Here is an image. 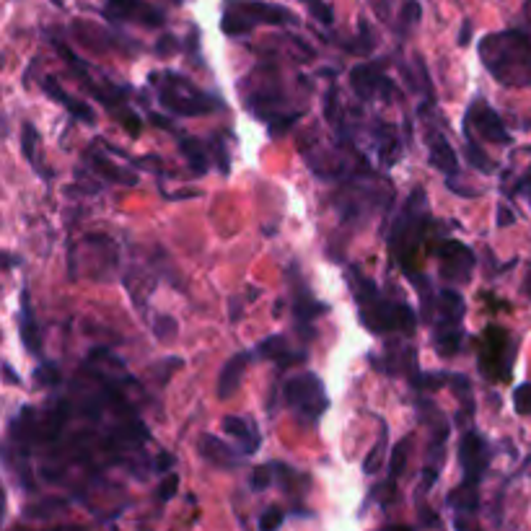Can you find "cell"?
<instances>
[{"label":"cell","mask_w":531,"mask_h":531,"mask_svg":"<svg viewBox=\"0 0 531 531\" xmlns=\"http://www.w3.org/2000/svg\"><path fill=\"white\" fill-rule=\"evenodd\" d=\"M42 89H45V94L50 96L52 102L68 109V112L73 114L76 120L86 122V125H94V122H96L94 109H91L86 102H78V99H73V96H70L68 91H63V86H60V83H57L52 76L42 78Z\"/></svg>","instance_id":"17"},{"label":"cell","mask_w":531,"mask_h":531,"mask_svg":"<svg viewBox=\"0 0 531 531\" xmlns=\"http://www.w3.org/2000/svg\"><path fill=\"white\" fill-rule=\"evenodd\" d=\"M223 430H226L228 436L239 441V451H244V454H254V451L260 449L262 436L257 433V428H254L249 420L236 418V415H228V418L223 420Z\"/></svg>","instance_id":"19"},{"label":"cell","mask_w":531,"mask_h":531,"mask_svg":"<svg viewBox=\"0 0 531 531\" xmlns=\"http://www.w3.org/2000/svg\"><path fill=\"white\" fill-rule=\"evenodd\" d=\"M350 89L355 91V96L361 102H394L397 96V86L394 81L384 73L381 63H363L358 68H353L350 73Z\"/></svg>","instance_id":"9"},{"label":"cell","mask_w":531,"mask_h":531,"mask_svg":"<svg viewBox=\"0 0 531 531\" xmlns=\"http://www.w3.org/2000/svg\"><path fill=\"white\" fill-rule=\"evenodd\" d=\"M384 446H386V430L381 428L379 443L373 446L371 454H368L366 462H363V472H366V475H376V472L381 469V456H384Z\"/></svg>","instance_id":"33"},{"label":"cell","mask_w":531,"mask_h":531,"mask_svg":"<svg viewBox=\"0 0 531 531\" xmlns=\"http://www.w3.org/2000/svg\"><path fill=\"white\" fill-rule=\"evenodd\" d=\"M174 464H177V456L174 454H159L156 456V462H153V467H156V472H161V475H166L169 469H174Z\"/></svg>","instance_id":"42"},{"label":"cell","mask_w":531,"mask_h":531,"mask_svg":"<svg viewBox=\"0 0 531 531\" xmlns=\"http://www.w3.org/2000/svg\"><path fill=\"white\" fill-rule=\"evenodd\" d=\"M107 13L109 19L117 21H138L143 26L164 24V13L143 0H107Z\"/></svg>","instance_id":"13"},{"label":"cell","mask_w":531,"mask_h":531,"mask_svg":"<svg viewBox=\"0 0 531 531\" xmlns=\"http://www.w3.org/2000/svg\"><path fill=\"white\" fill-rule=\"evenodd\" d=\"M151 86L159 94V102L164 104L166 112L177 114V117H195V114H208L223 107L218 99L197 89L190 78L179 76L174 70L151 73Z\"/></svg>","instance_id":"5"},{"label":"cell","mask_w":531,"mask_h":531,"mask_svg":"<svg viewBox=\"0 0 531 531\" xmlns=\"http://www.w3.org/2000/svg\"><path fill=\"white\" fill-rule=\"evenodd\" d=\"M37 140V127H34L32 122H26V125L21 127V151H24L29 164H37Z\"/></svg>","instance_id":"29"},{"label":"cell","mask_w":531,"mask_h":531,"mask_svg":"<svg viewBox=\"0 0 531 531\" xmlns=\"http://www.w3.org/2000/svg\"><path fill=\"white\" fill-rule=\"evenodd\" d=\"M464 127H469L472 133H477L482 140H487V143H498V146H511L513 143L508 127L503 125V117H500L482 96H477L475 102L469 104L467 117H464Z\"/></svg>","instance_id":"11"},{"label":"cell","mask_w":531,"mask_h":531,"mask_svg":"<svg viewBox=\"0 0 531 531\" xmlns=\"http://www.w3.org/2000/svg\"><path fill=\"white\" fill-rule=\"evenodd\" d=\"M373 11H376V16L379 19H389V8H392V0H371Z\"/></svg>","instance_id":"45"},{"label":"cell","mask_w":531,"mask_h":531,"mask_svg":"<svg viewBox=\"0 0 531 531\" xmlns=\"http://www.w3.org/2000/svg\"><path fill=\"white\" fill-rule=\"evenodd\" d=\"M358 29H361V37H358V42H353V50L355 52H371L373 45H376V39L371 37V32H368V24L366 21H358Z\"/></svg>","instance_id":"39"},{"label":"cell","mask_w":531,"mask_h":531,"mask_svg":"<svg viewBox=\"0 0 531 531\" xmlns=\"http://www.w3.org/2000/svg\"><path fill=\"white\" fill-rule=\"evenodd\" d=\"M456 42H459V47H469V42H472V21L469 19L462 21V29H459V37H456Z\"/></svg>","instance_id":"43"},{"label":"cell","mask_w":531,"mask_h":531,"mask_svg":"<svg viewBox=\"0 0 531 531\" xmlns=\"http://www.w3.org/2000/svg\"><path fill=\"white\" fill-rule=\"evenodd\" d=\"M451 386H454V392L462 397L464 412L472 418V412H475V399H472V386H469V379L467 376H462V373H456V376H451Z\"/></svg>","instance_id":"30"},{"label":"cell","mask_w":531,"mask_h":531,"mask_svg":"<svg viewBox=\"0 0 531 531\" xmlns=\"http://www.w3.org/2000/svg\"><path fill=\"white\" fill-rule=\"evenodd\" d=\"M430 228V208L428 197H425L423 187L412 192L410 200L405 203V208L399 210V215L394 218L392 236H389V249L392 257L397 260V265L402 267L407 278L412 280V285H423L425 278L415 267L418 260V249L425 239V231Z\"/></svg>","instance_id":"3"},{"label":"cell","mask_w":531,"mask_h":531,"mask_svg":"<svg viewBox=\"0 0 531 531\" xmlns=\"http://www.w3.org/2000/svg\"><path fill=\"white\" fill-rule=\"evenodd\" d=\"M283 521H285V513L280 511V508H267V511L260 516V529L262 531L278 529V526H283Z\"/></svg>","instance_id":"37"},{"label":"cell","mask_w":531,"mask_h":531,"mask_svg":"<svg viewBox=\"0 0 531 531\" xmlns=\"http://www.w3.org/2000/svg\"><path fill=\"white\" fill-rule=\"evenodd\" d=\"M407 456H410V438H402L392 446V459H389V480L392 485H397V480L402 477L407 467Z\"/></svg>","instance_id":"28"},{"label":"cell","mask_w":531,"mask_h":531,"mask_svg":"<svg viewBox=\"0 0 531 531\" xmlns=\"http://www.w3.org/2000/svg\"><path fill=\"white\" fill-rule=\"evenodd\" d=\"M177 143H179V151H182V156L187 159V164H190L192 174H208L210 169V159H208V148H205L203 140L192 138V135H182L177 133Z\"/></svg>","instance_id":"21"},{"label":"cell","mask_w":531,"mask_h":531,"mask_svg":"<svg viewBox=\"0 0 531 531\" xmlns=\"http://www.w3.org/2000/svg\"><path fill=\"white\" fill-rule=\"evenodd\" d=\"M291 311H293V319H296V329L306 337V340H309V335H311L309 324L317 322V317H322V314H329V304H324V301L314 298V293L306 291L301 283H296Z\"/></svg>","instance_id":"14"},{"label":"cell","mask_w":531,"mask_h":531,"mask_svg":"<svg viewBox=\"0 0 531 531\" xmlns=\"http://www.w3.org/2000/svg\"><path fill=\"white\" fill-rule=\"evenodd\" d=\"M425 143H428V151H430V166H436V169L443 171L449 179L459 177V159H456V151L451 148L449 140L443 138L441 130L428 127V133H425Z\"/></svg>","instance_id":"15"},{"label":"cell","mask_w":531,"mask_h":531,"mask_svg":"<svg viewBox=\"0 0 531 531\" xmlns=\"http://www.w3.org/2000/svg\"><path fill=\"white\" fill-rule=\"evenodd\" d=\"M526 293H529V298H531V272H529V278H526Z\"/></svg>","instance_id":"48"},{"label":"cell","mask_w":531,"mask_h":531,"mask_svg":"<svg viewBox=\"0 0 531 531\" xmlns=\"http://www.w3.org/2000/svg\"><path fill=\"white\" fill-rule=\"evenodd\" d=\"M3 376H6V381H11V384H21V379L13 373V368L8 366V363H3Z\"/></svg>","instance_id":"47"},{"label":"cell","mask_w":531,"mask_h":531,"mask_svg":"<svg viewBox=\"0 0 531 531\" xmlns=\"http://www.w3.org/2000/svg\"><path fill=\"white\" fill-rule=\"evenodd\" d=\"M513 221H516V215H513L506 205H498V226L508 228L513 226Z\"/></svg>","instance_id":"44"},{"label":"cell","mask_w":531,"mask_h":531,"mask_svg":"<svg viewBox=\"0 0 531 531\" xmlns=\"http://www.w3.org/2000/svg\"><path fill=\"white\" fill-rule=\"evenodd\" d=\"M174 50H177V37L174 34H161V39L156 42V52L161 57H169Z\"/></svg>","instance_id":"41"},{"label":"cell","mask_w":531,"mask_h":531,"mask_svg":"<svg viewBox=\"0 0 531 531\" xmlns=\"http://www.w3.org/2000/svg\"><path fill=\"white\" fill-rule=\"evenodd\" d=\"M285 337L283 335H272V337H265V340L257 345V355L260 358H270V361L280 363V366H288V363L293 361H306V353H298L293 355L291 345H285Z\"/></svg>","instance_id":"22"},{"label":"cell","mask_w":531,"mask_h":531,"mask_svg":"<svg viewBox=\"0 0 531 531\" xmlns=\"http://www.w3.org/2000/svg\"><path fill=\"white\" fill-rule=\"evenodd\" d=\"M91 164H94V169L99 171L104 179H109V182L127 184V187H135V184H138V174H135V171L125 169V166H117L112 159L102 156V153H91Z\"/></svg>","instance_id":"24"},{"label":"cell","mask_w":531,"mask_h":531,"mask_svg":"<svg viewBox=\"0 0 531 531\" xmlns=\"http://www.w3.org/2000/svg\"><path fill=\"white\" fill-rule=\"evenodd\" d=\"M200 454H203L210 464H218V467H239V464L244 462V456H247L244 451L236 454L234 446H228V443H223L221 438L215 436L200 438Z\"/></svg>","instance_id":"18"},{"label":"cell","mask_w":531,"mask_h":531,"mask_svg":"<svg viewBox=\"0 0 531 531\" xmlns=\"http://www.w3.org/2000/svg\"><path fill=\"white\" fill-rule=\"evenodd\" d=\"M480 485H472V482H462V485L451 490L449 493V506L456 513H477L480 511Z\"/></svg>","instance_id":"25"},{"label":"cell","mask_w":531,"mask_h":531,"mask_svg":"<svg viewBox=\"0 0 531 531\" xmlns=\"http://www.w3.org/2000/svg\"><path fill=\"white\" fill-rule=\"evenodd\" d=\"M513 410L519 415H531V384L516 386L513 392Z\"/></svg>","instance_id":"35"},{"label":"cell","mask_w":531,"mask_h":531,"mask_svg":"<svg viewBox=\"0 0 531 531\" xmlns=\"http://www.w3.org/2000/svg\"><path fill=\"white\" fill-rule=\"evenodd\" d=\"M177 487H179V477L177 475H169L164 482H161L159 498L161 500H171L174 495H177Z\"/></svg>","instance_id":"40"},{"label":"cell","mask_w":531,"mask_h":531,"mask_svg":"<svg viewBox=\"0 0 531 531\" xmlns=\"http://www.w3.org/2000/svg\"><path fill=\"white\" fill-rule=\"evenodd\" d=\"M477 361H480V371L490 381H508L511 379L513 361H516V342H513V337L508 335L506 329L498 327V324H490L480 335Z\"/></svg>","instance_id":"8"},{"label":"cell","mask_w":531,"mask_h":531,"mask_svg":"<svg viewBox=\"0 0 531 531\" xmlns=\"http://www.w3.org/2000/svg\"><path fill=\"white\" fill-rule=\"evenodd\" d=\"M19 335L24 342L26 353L39 355V345H42V332H39V324L34 319L32 304H29V291H21V324Z\"/></svg>","instance_id":"20"},{"label":"cell","mask_w":531,"mask_h":531,"mask_svg":"<svg viewBox=\"0 0 531 531\" xmlns=\"http://www.w3.org/2000/svg\"><path fill=\"white\" fill-rule=\"evenodd\" d=\"M249 361H252L249 350H241V353L231 355V358L223 363L221 376H218V397L228 399L239 392V386H241V381H244V373H247Z\"/></svg>","instance_id":"16"},{"label":"cell","mask_w":531,"mask_h":531,"mask_svg":"<svg viewBox=\"0 0 531 531\" xmlns=\"http://www.w3.org/2000/svg\"><path fill=\"white\" fill-rule=\"evenodd\" d=\"M210 148L215 151V161H218V171H221L223 177H228V171H231V164H228V153L226 146H223V138H213L210 140Z\"/></svg>","instance_id":"38"},{"label":"cell","mask_w":531,"mask_h":531,"mask_svg":"<svg viewBox=\"0 0 531 531\" xmlns=\"http://www.w3.org/2000/svg\"><path fill=\"white\" fill-rule=\"evenodd\" d=\"M438 257V272L446 283H469L472 280V272L477 267L475 252L462 244V241L446 239L436 247Z\"/></svg>","instance_id":"10"},{"label":"cell","mask_w":531,"mask_h":531,"mask_svg":"<svg viewBox=\"0 0 531 531\" xmlns=\"http://www.w3.org/2000/svg\"><path fill=\"white\" fill-rule=\"evenodd\" d=\"M272 469L270 464H260V467L252 469V477H249V485H252L254 493H265L272 485Z\"/></svg>","instance_id":"32"},{"label":"cell","mask_w":531,"mask_h":531,"mask_svg":"<svg viewBox=\"0 0 531 531\" xmlns=\"http://www.w3.org/2000/svg\"><path fill=\"white\" fill-rule=\"evenodd\" d=\"M480 63L495 83L506 89L531 86V37L521 29L493 32L477 42Z\"/></svg>","instance_id":"1"},{"label":"cell","mask_w":531,"mask_h":531,"mask_svg":"<svg viewBox=\"0 0 531 531\" xmlns=\"http://www.w3.org/2000/svg\"><path fill=\"white\" fill-rule=\"evenodd\" d=\"M464 298L454 288H441L436 296V324H433V348L441 358H454L464 342Z\"/></svg>","instance_id":"6"},{"label":"cell","mask_w":531,"mask_h":531,"mask_svg":"<svg viewBox=\"0 0 531 531\" xmlns=\"http://www.w3.org/2000/svg\"><path fill=\"white\" fill-rule=\"evenodd\" d=\"M153 332H156V337H159V340L171 342L174 337H177V332H179L177 319L164 317V314H161V317H156V324H153Z\"/></svg>","instance_id":"34"},{"label":"cell","mask_w":531,"mask_h":531,"mask_svg":"<svg viewBox=\"0 0 531 531\" xmlns=\"http://www.w3.org/2000/svg\"><path fill=\"white\" fill-rule=\"evenodd\" d=\"M420 516H423V519H420V524H425V526H441V519H438V516H430V508L428 506H423V511H420Z\"/></svg>","instance_id":"46"},{"label":"cell","mask_w":531,"mask_h":531,"mask_svg":"<svg viewBox=\"0 0 531 531\" xmlns=\"http://www.w3.org/2000/svg\"><path fill=\"white\" fill-rule=\"evenodd\" d=\"M459 467H462V482H472L480 485L485 477L487 467H490V446L477 430H467L459 441Z\"/></svg>","instance_id":"12"},{"label":"cell","mask_w":531,"mask_h":531,"mask_svg":"<svg viewBox=\"0 0 531 531\" xmlns=\"http://www.w3.org/2000/svg\"><path fill=\"white\" fill-rule=\"evenodd\" d=\"M464 153H467L469 164L475 166V169H480L482 174H493L495 171L493 161H487V153L482 151L480 146H475V135H472L469 127H464Z\"/></svg>","instance_id":"27"},{"label":"cell","mask_w":531,"mask_h":531,"mask_svg":"<svg viewBox=\"0 0 531 531\" xmlns=\"http://www.w3.org/2000/svg\"><path fill=\"white\" fill-rule=\"evenodd\" d=\"M301 3L309 8L311 16H314V19H317L322 26L335 24V11H332L329 3H324V0H301Z\"/></svg>","instance_id":"31"},{"label":"cell","mask_w":531,"mask_h":531,"mask_svg":"<svg viewBox=\"0 0 531 531\" xmlns=\"http://www.w3.org/2000/svg\"><path fill=\"white\" fill-rule=\"evenodd\" d=\"M420 16H423V6H420L418 0H405L402 3V11L397 16V34L402 39L410 37V32L415 26L420 24Z\"/></svg>","instance_id":"26"},{"label":"cell","mask_w":531,"mask_h":531,"mask_svg":"<svg viewBox=\"0 0 531 531\" xmlns=\"http://www.w3.org/2000/svg\"><path fill=\"white\" fill-rule=\"evenodd\" d=\"M350 293L358 301V317H361L363 327L373 335H386V332H402V335H412L418 327V317L402 301H392L376 288L373 280H368L358 267L348 270Z\"/></svg>","instance_id":"2"},{"label":"cell","mask_w":531,"mask_h":531,"mask_svg":"<svg viewBox=\"0 0 531 531\" xmlns=\"http://www.w3.org/2000/svg\"><path fill=\"white\" fill-rule=\"evenodd\" d=\"M293 24H298L296 13L280 3H267V0H226L223 3L221 29L226 37H244L257 26Z\"/></svg>","instance_id":"4"},{"label":"cell","mask_w":531,"mask_h":531,"mask_svg":"<svg viewBox=\"0 0 531 531\" xmlns=\"http://www.w3.org/2000/svg\"><path fill=\"white\" fill-rule=\"evenodd\" d=\"M34 381H37L39 386H57L60 384V371H57L52 363H45V366H39L37 371H34Z\"/></svg>","instance_id":"36"},{"label":"cell","mask_w":531,"mask_h":531,"mask_svg":"<svg viewBox=\"0 0 531 531\" xmlns=\"http://www.w3.org/2000/svg\"><path fill=\"white\" fill-rule=\"evenodd\" d=\"M373 138H376V146H379V159L384 166H394L399 161V146L397 130L392 125H384V122H376V130H373Z\"/></svg>","instance_id":"23"},{"label":"cell","mask_w":531,"mask_h":531,"mask_svg":"<svg viewBox=\"0 0 531 531\" xmlns=\"http://www.w3.org/2000/svg\"><path fill=\"white\" fill-rule=\"evenodd\" d=\"M285 405L296 412V418L306 425H317L329 407V394L317 373H296L283 386Z\"/></svg>","instance_id":"7"}]
</instances>
